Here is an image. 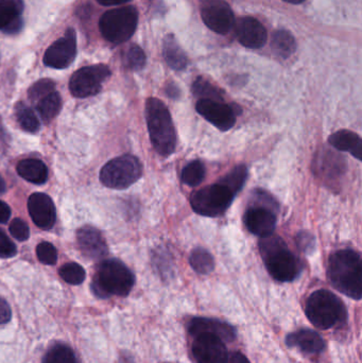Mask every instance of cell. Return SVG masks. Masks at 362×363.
Masks as SVG:
<instances>
[{"mask_svg": "<svg viewBox=\"0 0 362 363\" xmlns=\"http://www.w3.org/2000/svg\"><path fill=\"white\" fill-rule=\"evenodd\" d=\"M191 351L198 363H227V353L225 341L212 334L193 337Z\"/></svg>", "mask_w": 362, "mask_h": 363, "instance_id": "12", "label": "cell"}, {"mask_svg": "<svg viewBox=\"0 0 362 363\" xmlns=\"http://www.w3.org/2000/svg\"><path fill=\"white\" fill-rule=\"evenodd\" d=\"M235 194L222 184L217 183L206 186L193 192L191 205L195 213L204 217H219L231 206Z\"/></svg>", "mask_w": 362, "mask_h": 363, "instance_id": "8", "label": "cell"}, {"mask_svg": "<svg viewBox=\"0 0 362 363\" xmlns=\"http://www.w3.org/2000/svg\"><path fill=\"white\" fill-rule=\"evenodd\" d=\"M15 115H16L18 125H21L23 131L36 133L40 130V121H38L35 113L23 102H19L15 106Z\"/></svg>", "mask_w": 362, "mask_h": 363, "instance_id": "27", "label": "cell"}, {"mask_svg": "<svg viewBox=\"0 0 362 363\" xmlns=\"http://www.w3.org/2000/svg\"><path fill=\"white\" fill-rule=\"evenodd\" d=\"M189 264L196 272L202 275L210 274L215 269L214 257L203 247H197L191 252Z\"/></svg>", "mask_w": 362, "mask_h": 363, "instance_id": "25", "label": "cell"}, {"mask_svg": "<svg viewBox=\"0 0 362 363\" xmlns=\"http://www.w3.org/2000/svg\"><path fill=\"white\" fill-rule=\"evenodd\" d=\"M200 12L212 31L227 34L234 25V13L225 0H201Z\"/></svg>", "mask_w": 362, "mask_h": 363, "instance_id": "10", "label": "cell"}, {"mask_svg": "<svg viewBox=\"0 0 362 363\" xmlns=\"http://www.w3.org/2000/svg\"><path fill=\"white\" fill-rule=\"evenodd\" d=\"M193 91L201 99L216 100V101H222L223 100L222 91L201 77L193 83Z\"/></svg>", "mask_w": 362, "mask_h": 363, "instance_id": "31", "label": "cell"}, {"mask_svg": "<svg viewBox=\"0 0 362 363\" xmlns=\"http://www.w3.org/2000/svg\"><path fill=\"white\" fill-rule=\"evenodd\" d=\"M28 209L32 221L43 230H50L57 219V211L52 199L42 192L31 194L28 200Z\"/></svg>", "mask_w": 362, "mask_h": 363, "instance_id": "15", "label": "cell"}, {"mask_svg": "<svg viewBox=\"0 0 362 363\" xmlns=\"http://www.w3.org/2000/svg\"><path fill=\"white\" fill-rule=\"evenodd\" d=\"M297 243L302 251L312 254L316 249V239L314 235L308 232H301L297 236Z\"/></svg>", "mask_w": 362, "mask_h": 363, "instance_id": "39", "label": "cell"}, {"mask_svg": "<svg viewBox=\"0 0 362 363\" xmlns=\"http://www.w3.org/2000/svg\"><path fill=\"white\" fill-rule=\"evenodd\" d=\"M11 208L4 201H0V224L6 223L10 220Z\"/></svg>", "mask_w": 362, "mask_h": 363, "instance_id": "41", "label": "cell"}, {"mask_svg": "<svg viewBox=\"0 0 362 363\" xmlns=\"http://www.w3.org/2000/svg\"><path fill=\"white\" fill-rule=\"evenodd\" d=\"M286 345L289 347H297L306 355H319L327 347L324 339L318 333L307 328L289 334L286 337Z\"/></svg>", "mask_w": 362, "mask_h": 363, "instance_id": "19", "label": "cell"}, {"mask_svg": "<svg viewBox=\"0 0 362 363\" xmlns=\"http://www.w3.org/2000/svg\"><path fill=\"white\" fill-rule=\"evenodd\" d=\"M111 76V70L103 64L86 66L77 70L69 81V89L77 98H87L97 95L102 83Z\"/></svg>", "mask_w": 362, "mask_h": 363, "instance_id": "9", "label": "cell"}, {"mask_svg": "<svg viewBox=\"0 0 362 363\" xmlns=\"http://www.w3.org/2000/svg\"><path fill=\"white\" fill-rule=\"evenodd\" d=\"M307 319L315 328L331 330L346 322L348 313L344 302L333 292L320 289L310 294L305 306Z\"/></svg>", "mask_w": 362, "mask_h": 363, "instance_id": "4", "label": "cell"}, {"mask_svg": "<svg viewBox=\"0 0 362 363\" xmlns=\"http://www.w3.org/2000/svg\"><path fill=\"white\" fill-rule=\"evenodd\" d=\"M23 8V0H0V30L9 34L21 31Z\"/></svg>", "mask_w": 362, "mask_h": 363, "instance_id": "20", "label": "cell"}, {"mask_svg": "<svg viewBox=\"0 0 362 363\" xmlns=\"http://www.w3.org/2000/svg\"><path fill=\"white\" fill-rule=\"evenodd\" d=\"M16 170L17 174L23 180L36 184V185L44 184L48 179L47 166L40 160H23L17 164Z\"/></svg>", "mask_w": 362, "mask_h": 363, "instance_id": "22", "label": "cell"}, {"mask_svg": "<svg viewBox=\"0 0 362 363\" xmlns=\"http://www.w3.org/2000/svg\"><path fill=\"white\" fill-rule=\"evenodd\" d=\"M125 64L132 70H140L146 64V55L137 45H132L125 55Z\"/></svg>", "mask_w": 362, "mask_h": 363, "instance_id": "34", "label": "cell"}, {"mask_svg": "<svg viewBox=\"0 0 362 363\" xmlns=\"http://www.w3.org/2000/svg\"><path fill=\"white\" fill-rule=\"evenodd\" d=\"M36 255L42 264H49L52 266L57 262V252L55 245H51L50 242H40L36 247Z\"/></svg>", "mask_w": 362, "mask_h": 363, "instance_id": "35", "label": "cell"}, {"mask_svg": "<svg viewBox=\"0 0 362 363\" xmlns=\"http://www.w3.org/2000/svg\"><path fill=\"white\" fill-rule=\"evenodd\" d=\"M327 277L338 291L353 300H361L362 262L356 251L346 249L334 253L329 257Z\"/></svg>", "mask_w": 362, "mask_h": 363, "instance_id": "1", "label": "cell"}, {"mask_svg": "<svg viewBox=\"0 0 362 363\" xmlns=\"http://www.w3.org/2000/svg\"><path fill=\"white\" fill-rule=\"evenodd\" d=\"M9 230H10L11 235H12L16 240L26 241L29 239V226L26 224V222H23L21 219H18V218H16V219L11 222Z\"/></svg>", "mask_w": 362, "mask_h": 363, "instance_id": "36", "label": "cell"}, {"mask_svg": "<svg viewBox=\"0 0 362 363\" xmlns=\"http://www.w3.org/2000/svg\"><path fill=\"white\" fill-rule=\"evenodd\" d=\"M166 91H167V95L169 96L170 98H174V99H178L181 95L180 89H179L176 85H169L167 89H166Z\"/></svg>", "mask_w": 362, "mask_h": 363, "instance_id": "44", "label": "cell"}, {"mask_svg": "<svg viewBox=\"0 0 362 363\" xmlns=\"http://www.w3.org/2000/svg\"><path fill=\"white\" fill-rule=\"evenodd\" d=\"M227 363H251L248 358L240 353V352H233L227 356Z\"/></svg>", "mask_w": 362, "mask_h": 363, "instance_id": "42", "label": "cell"}, {"mask_svg": "<svg viewBox=\"0 0 362 363\" xmlns=\"http://www.w3.org/2000/svg\"><path fill=\"white\" fill-rule=\"evenodd\" d=\"M142 176L140 160L133 155H123L106 163L100 172V181L106 187L123 190L135 184Z\"/></svg>", "mask_w": 362, "mask_h": 363, "instance_id": "7", "label": "cell"}, {"mask_svg": "<svg viewBox=\"0 0 362 363\" xmlns=\"http://www.w3.org/2000/svg\"><path fill=\"white\" fill-rule=\"evenodd\" d=\"M6 183H4V179L0 177V194H2V192L6 191Z\"/></svg>", "mask_w": 362, "mask_h": 363, "instance_id": "45", "label": "cell"}, {"mask_svg": "<svg viewBox=\"0 0 362 363\" xmlns=\"http://www.w3.org/2000/svg\"><path fill=\"white\" fill-rule=\"evenodd\" d=\"M79 249L85 257L98 259L108 254V247L97 228L91 225H84L77 232Z\"/></svg>", "mask_w": 362, "mask_h": 363, "instance_id": "18", "label": "cell"}, {"mask_svg": "<svg viewBox=\"0 0 362 363\" xmlns=\"http://www.w3.org/2000/svg\"><path fill=\"white\" fill-rule=\"evenodd\" d=\"M247 178H248V169L246 166L239 165L236 166L234 169H232L227 176L223 177L219 183L225 185L227 189L231 190L234 194H237L244 187L246 183Z\"/></svg>", "mask_w": 362, "mask_h": 363, "instance_id": "28", "label": "cell"}, {"mask_svg": "<svg viewBox=\"0 0 362 363\" xmlns=\"http://www.w3.org/2000/svg\"><path fill=\"white\" fill-rule=\"evenodd\" d=\"M62 108L61 96L57 91L47 95L38 101V111L43 121H50L57 116Z\"/></svg>", "mask_w": 362, "mask_h": 363, "instance_id": "26", "label": "cell"}, {"mask_svg": "<svg viewBox=\"0 0 362 363\" xmlns=\"http://www.w3.org/2000/svg\"><path fill=\"white\" fill-rule=\"evenodd\" d=\"M43 363H78V360L69 347L57 345L49 350Z\"/></svg>", "mask_w": 362, "mask_h": 363, "instance_id": "30", "label": "cell"}, {"mask_svg": "<svg viewBox=\"0 0 362 363\" xmlns=\"http://www.w3.org/2000/svg\"><path fill=\"white\" fill-rule=\"evenodd\" d=\"M188 332L193 337L200 334L215 335L225 342H232L236 339V330L231 324L212 318H193L189 322Z\"/></svg>", "mask_w": 362, "mask_h": 363, "instance_id": "17", "label": "cell"}, {"mask_svg": "<svg viewBox=\"0 0 362 363\" xmlns=\"http://www.w3.org/2000/svg\"><path fill=\"white\" fill-rule=\"evenodd\" d=\"M146 121L153 148L162 157H170L176 151V129L169 110L162 100H147Z\"/></svg>", "mask_w": 362, "mask_h": 363, "instance_id": "3", "label": "cell"}, {"mask_svg": "<svg viewBox=\"0 0 362 363\" xmlns=\"http://www.w3.org/2000/svg\"><path fill=\"white\" fill-rule=\"evenodd\" d=\"M135 284L132 271L118 259L103 260L94 277V292L100 298L127 296Z\"/></svg>", "mask_w": 362, "mask_h": 363, "instance_id": "5", "label": "cell"}, {"mask_svg": "<svg viewBox=\"0 0 362 363\" xmlns=\"http://www.w3.org/2000/svg\"><path fill=\"white\" fill-rule=\"evenodd\" d=\"M329 143L337 150L349 152L355 159L361 161L362 140L358 134L349 130H340L329 136Z\"/></svg>", "mask_w": 362, "mask_h": 363, "instance_id": "21", "label": "cell"}, {"mask_svg": "<svg viewBox=\"0 0 362 363\" xmlns=\"http://www.w3.org/2000/svg\"><path fill=\"white\" fill-rule=\"evenodd\" d=\"M55 84L52 80H50V79H42V80L38 81V82L34 83L30 87L28 95H29L31 101H40V99L55 91Z\"/></svg>", "mask_w": 362, "mask_h": 363, "instance_id": "33", "label": "cell"}, {"mask_svg": "<svg viewBox=\"0 0 362 363\" xmlns=\"http://www.w3.org/2000/svg\"><path fill=\"white\" fill-rule=\"evenodd\" d=\"M11 318H12V311H11L10 305L6 300L0 298V325L10 322Z\"/></svg>", "mask_w": 362, "mask_h": 363, "instance_id": "40", "label": "cell"}, {"mask_svg": "<svg viewBox=\"0 0 362 363\" xmlns=\"http://www.w3.org/2000/svg\"><path fill=\"white\" fill-rule=\"evenodd\" d=\"M284 1L289 2V4H303V2L306 1V0H284Z\"/></svg>", "mask_w": 362, "mask_h": 363, "instance_id": "46", "label": "cell"}, {"mask_svg": "<svg viewBox=\"0 0 362 363\" xmlns=\"http://www.w3.org/2000/svg\"><path fill=\"white\" fill-rule=\"evenodd\" d=\"M163 55L166 63L174 70H183L187 66V57L172 34L166 36L163 43Z\"/></svg>", "mask_w": 362, "mask_h": 363, "instance_id": "23", "label": "cell"}, {"mask_svg": "<svg viewBox=\"0 0 362 363\" xmlns=\"http://www.w3.org/2000/svg\"><path fill=\"white\" fill-rule=\"evenodd\" d=\"M235 29L238 40L247 48H261L267 43V30L256 18L242 17L236 23Z\"/></svg>", "mask_w": 362, "mask_h": 363, "instance_id": "16", "label": "cell"}, {"mask_svg": "<svg viewBox=\"0 0 362 363\" xmlns=\"http://www.w3.org/2000/svg\"><path fill=\"white\" fill-rule=\"evenodd\" d=\"M271 47L278 57L288 59L295 53L297 43L290 32L286 30H278L272 36Z\"/></svg>", "mask_w": 362, "mask_h": 363, "instance_id": "24", "label": "cell"}, {"mask_svg": "<svg viewBox=\"0 0 362 363\" xmlns=\"http://www.w3.org/2000/svg\"><path fill=\"white\" fill-rule=\"evenodd\" d=\"M197 112L208 123L220 130V131H229L234 127L236 123L235 108L222 101L216 100L200 99L196 106Z\"/></svg>", "mask_w": 362, "mask_h": 363, "instance_id": "13", "label": "cell"}, {"mask_svg": "<svg viewBox=\"0 0 362 363\" xmlns=\"http://www.w3.org/2000/svg\"><path fill=\"white\" fill-rule=\"evenodd\" d=\"M205 174L206 169L203 163L200 161H193L185 166L184 169L182 170L181 180L186 185L195 187L203 182Z\"/></svg>", "mask_w": 362, "mask_h": 363, "instance_id": "29", "label": "cell"}, {"mask_svg": "<svg viewBox=\"0 0 362 363\" xmlns=\"http://www.w3.org/2000/svg\"><path fill=\"white\" fill-rule=\"evenodd\" d=\"M16 254V245L13 243V241H11L4 230H0V258L6 259V258L13 257Z\"/></svg>", "mask_w": 362, "mask_h": 363, "instance_id": "38", "label": "cell"}, {"mask_svg": "<svg viewBox=\"0 0 362 363\" xmlns=\"http://www.w3.org/2000/svg\"><path fill=\"white\" fill-rule=\"evenodd\" d=\"M137 23V10L134 6H125L104 13L99 21V29L108 42L121 44L132 38Z\"/></svg>", "mask_w": 362, "mask_h": 363, "instance_id": "6", "label": "cell"}, {"mask_svg": "<svg viewBox=\"0 0 362 363\" xmlns=\"http://www.w3.org/2000/svg\"><path fill=\"white\" fill-rule=\"evenodd\" d=\"M169 258L166 252L165 253H162L161 251L157 252V256L153 258L154 259L155 268L157 269L159 274L164 279H168V277H170V274L172 273V267L169 264Z\"/></svg>", "mask_w": 362, "mask_h": 363, "instance_id": "37", "label": "cell"}, {"mask_svg": "<svg viewBox=\"0 0 362 363\" xmlns=\"http://www.w3.org/2000/svg\"><path fill=\"white\" fill-rule=\"evenodd\" d=\"M100 4L106 6H119V4H125V2L131 1V0H97Z\"/></svg>", "mask_w": 362, "mask_h": 363, "instance_id": "43", "label": "cell"}, {"mask_svg": "<svg viewBox=\"0 0 362 363\" xmlns=\"http://www.w3.org/2000/svg\"><path fill=\"white\" fill-rule=\"evenodd\" d=\"M259 251L272 277L282 283L295 281L301 273V264L281 237L261 238Z\"/></svg>", "mask_w": 362, "mask_h": 363, "instance_id": "2", "label": "cell"}, {"mask_svg": "<svg viewBox=\"0 0 362 363\" xmlns=\"http://www.w3.org/2000/svg\"><path fill=\"white\" fill-rule=\"evenodd\" d=\"M77 36L72 28L66 31L63 38L53 43L44 55V64L55 69L67 68L76 59Z\"/></svg>", "mask_w": 362, "mask_h": 363, "instance_id": "11", "label": "cell"}, {"mask_svg": "<svg viewBox=\"0 0 362 363\" xmlns=\"http://www.w3.org/2000/svg\"><path fill=\"white\" fill-rule=\"evenodd\" d=\"M60 277L70 285H80L86 277L84 269L76 262L64 264L59 271Z\"/></svg>", "mask_w": 362, "mask_h": 363, "instance_id": "32", "label": "cell"}, {"mask_svg": "<svg viewBox=\"0 0 362 363\" xmlns=\"http://www.w3.org/2000/svg\"><path fill=\"white\" fill-rule=\"evenodd\" d=\"M244 221L249 232L261 238L273 235L276 228V213L263 205L250 207L244 213Z\"/></svg>", "mask_w": 362, "mask_h": 363, "instance_id": "14", "label": "cell"}]
</instances>
